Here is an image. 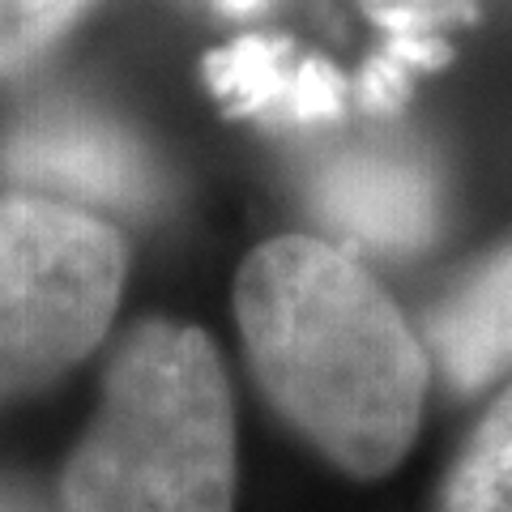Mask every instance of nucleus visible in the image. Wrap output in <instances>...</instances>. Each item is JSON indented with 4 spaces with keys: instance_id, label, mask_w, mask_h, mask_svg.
Wrapping results in <instances>:
<instances>
[{
    "instance_id": "obj_1",
    "label": "nucleus",
    "mask_w": 512,
    "mask_h": 512,
    "mask_svg": "<svg viewBox=\"0 0 512 512\" xmlns=\"http://www.w3.org/2000/svg\"><path fill=\"white\" fill-rule=\"evenodd\" d=\"M235 312L256 380L350 474H384L423 414L427 359L376 278L329 239L286 235L239 269Z\"/></svg>"
},
{
    "instance_id": "obj_2",
    "label": "nucleus",
    "mask_w": 512,
    "mask_h": 512,
    "mask_svg": "<svg viewBox=\"0 0 512 512\" xmlns=\"http://www.w3.org/2000/svg\"><path fill=\"white\" fill-rule=\"evenodd\" d=\"M60 495L64 512H231L235 410L201 329L150 320L116 350Z\"/></svg>"
},
{
    "instance_id": "obj_3",
    "label": "nucleus",
    "mask_w": 512,
    "mask_h": 512,
    "mask_svg": "<svg viewBox=\"0 0 512 512\" xmlns=\"http://www.w3.org/2000/svg\"><path fill=\"white\" fill-rule=\"evenodd\" d=\"M124 286L120 235L73 205L0 197V402L86 359Z\"/></svg>"
},
{
    "instance_id": "obj_4",
    "label": "nucleus",
    "mask_w": 512,
    "mask_h": 512,
    "mask_svg": "<svg viewBox=\"0 0 512 512\" xmlns=\"http://www.w3.org/2000/svg\"><path fill=\"white\" fill-rule=\"evenodd\" d=\"M0 171L35 197L73 210L141 214L154 201V167L146 150L111 120L77 107L35 111L0 141Z\"/></svg>"
},
{
    "instance_id": "obj_5",
    "label": "nucleus",
    "mask_w": 512,
    "mask_h": 512,
    "mask_svg": "<svg viewBox=\"0 0 512 512\" xmlns=\"http://www.w3.org/2000/svg\"><path fill=\"white\" fill-rule=\"evenodd\" d=\"M312 210L346 244L397 256L436 235L440 197L414 154L367 146L329 158L312 175Z\"/></svg>"
},
{
    "instance_id": "obj_6",
    "label": "nucleus",
    "mask_w": 512,
    "mask_h": 512,
    "mask_svg": "<svg viewBox=\"0 0 512 512\" xmlns=\"http://www.w3.org/2000/svg\"><path fill=\"white\" fill-rule=\"evenodd\" d=\"M431 350L457 389H478L512 367V244L491 252L431 312Z\"/></svg>"
},
{
    "instance_id": "obj_7",
    "label": "nucleus",
    "mask_w": 512,
    "mask_h": 512,
    "mask_svg": "<svg viewBox=\"0 0 512 512\" xmlns=\"http://www.w3.org/2000/svg\"><path fill=\"white\" fill-rule=\"evenodd\" d=\"M440 512H512V389L461 448Z\"/></svg>"
},
{
    "instance_id": "obj_8",
    "label": "nucleus",
    "mask_w": 512,
    "mask_h": 512,
    "mask_svg": "<svg viewBox=\"0 0 512 512\" xmlns=\"http://www.w3.org/2000/svg\"><path fill=\"white\" fill-rule=\"evenodd\" d=\"M94 0H0V77L22 73Z\"/></svg>"
},
{
    "instance_id": "obj_9",
    "label": "nucleus",
    "mask_w": 512,
    "mask_h": 512,
    "mask_svg": "<svg viewBox=\"0 0 512 512\" xmlns=\"http://www.w3.org/2000/svg\"><path fill=\"white\" fill-rule=\"evenodd\" d=\"M0 512H30V508L18 504V500H9V495H0Z\"/></svg>"
}]
</instances>
